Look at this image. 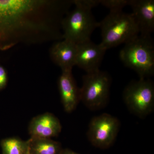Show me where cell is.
Returning a JSON list of instances; mask_svg holds the SVG:
<instances>
[{
	"label": "cell",
	"mask_w": 154,
	"mask_h": 154,
	"mask_svg": "<svg viewBox=\"0 0 154 154\" xmlns=\"http://www.w3.org/2000/svg\"><path fill=\"white\" fill-rule=\"evenodd\" d=\"M129 6L139 34L151 36L154 30V0H130Z\"/></svg>",
	"instance_id": "obj_9"
},
{
	"label": "cell",
	"mask_w": 154,
	"mask_h": 154,
	"mask_svg": "<svg viewBox=\"0 0 154 154\" xmlns=\"http://www.w3.org/2000/svg\"><path fill=\"white\" fill-rule=\"evenodd\" d=\"M74 10L69 11L62 22L64 39L78 45L91 40L92 33L99 27L92 9L82 5L79 0H73Z\"/></svg>",
	"instance_id": "obj_4"
},
{
	"label": "cell",
	"mask_w": 154,
	"mask_h": 154,
	"mask_svg": "<svg viewBox=\"0 0 154 154\" xmlns=\"http://www.w3.org/2000/svg\"><path fill=\"white\" fill-rule=\"evenodd\" d=\"M77 49V45L63 39L53 45L50 49V57L62 71L72 70L75 66Z\"/></svg>",
	"instance_id": "obj_12"
},
{
	"label": "cell",
	"mask_w": 154,
	"mask_h": 154,
	"mask_svg": "<svg viewBox=\"0 0 154 154\" xmlns=\"http://www.w3.org/2000/svg\"><path fill=\"white\" fill-rule=\"evenodd\" d=\"M111 79L101 70L88 73L83 77L80 100L88 109L100 110L105 107L110 97Z\"/></svg>",
	"instance_id": "obj_5"
},
{
	"label": "cell",
	"mask_w": 154,
	"mask_h": 154,
	"mask_svg": "<svg viewBox=\"0 0 154 154\" xmlns=\"http://www.w3.org/2000/svg\"><path fill=\"white\" fill-rule=\"evenodd\" d=\"M123 99L131 112L144 118L154 110L153 82L149 79L132 81L125 88Z\"/></svg>",
	"instance_id": "obj_6"
},
{
	"label": "cell",
	"mask_w": 154,
	"mask_h": 154,
	"mask_svg": "<svg viewBox=\"0 0 154 154\" xmlns=\"http://www.w3.org/2000/svg\"><path fill=\"white\" fill-rule=\"evenodd\" d=\"M61 154H80L73 151L72 150L68 149H64Z\"/></svg>",
	"instance_id": "obj_17"
},
{
	"label": "cell",
	"mask_w": 154,
	"mask_h": 154,
	"mask_svg": "<svg viewBox=\"0 0 154 154\" xmlns=\"http://www.w3.org/2000/svg\"><path fill=\"white\" fill-rule=\"evenodd\" d=\"M120 127L118 119L108 113L95 116L91 119L88 126V140L92 145L98 148H108L115 142Z\"/></svg>",
	"instance_id": "obj_7"
},
{
	"label": "cell",
	"mask_w": 154,
	"mask_h": 154,
	"mask_svg": "<svg viewBox=\"0 0 154 154\" xmlns=\"http://www.w3.org/2000/svg\"><path fill=\"white\" fill-rule=\"evenodd\" d=\"M130 0H100V4L110 9V11H121L129 6Z\"/></svg>",
	"instance_id": "obj_15"
},
{
	"label": "cell",
	"mask_w": 154,
	"mask_h": 154,
	"mask_svg": "<svg viewBox=\"0 0 154 154\" xmlns=\"http://www.w3.org/2000/svg\"><path fill=\"white\" fill-rule=\"evenodd\" d=\"M60 121L52 113H45L33 117L28 131L30 137L50 138L57 136L61 131Z\"/></svg>",
	"instance_id": "obj_10"
},
{
	"label": "cell",
	"mask_w": 154,
	"mask_h": 154,
	"mask_svg": "<svg viewBox=\"0 0 154 154\" xmlns=\"http://www.w3.org/2000/svg\"><path fill=\"white\" fill-rule=\"evenodd\" d=\"M28 154H29V153H28Z\"/></svg>",
	"instance_id": "obj_18"
},
{
	"label": "cell",
	"mask_w": 154,
	"mask_h": 154,
	"mask_svg": "<svg viewBox=\"0 0 154 154\" xmlns=\"http://www.w3.org/2000/svg\"><path fill=\"white\" fill-rule=\"evenodd\" d=\"M102 42L106 50L125 44L139 34L136 23L131 14L123 11H110L101 22Z\"/></svg>",
	"instance_id": "obj_3"
},
{
	"label": "cell",
	"mask_w": 154,
	"mask_h": 154,
	"mask_svg": "<svg viewBox=\"0 0 154 154\" xmlns=\"http://www.w3.org/2000/svg\"><path fill=\"white\" fill-rule=\"evenodd\" d=\"M58 85L64 109L67 113H71L81 102L80 89L76 84L72 70L62 71Z\"/></svg>",
	"instance_id": "obj_11"
},
{
	"label": "cell",
	"mask_w": 154,
	"mask_h": 154,
	"mask_svg": "<svg viewBox=\"0 0 154 154\" xmlns=\"http://www.w3.org/2000/svg\"><path fill=\"white\" fill-rule=\"evenodd\" d=\"M71 0H0V50L63 39Z\"/></svg>",
	"instance_id": "obj_1"
},
{
	"label": "cell",
	"mask_w": 154,
	"mask_h": 154,
	"mask_svg": "<svg viewBox=\"0 0 154 154\" xmlns=\"http://www.w3.org/2000/svg\"><path fill=\"white\" fill-rule=\"evenodd\" d=\"M119 58L125 66L132 69L140 79H149L154 74V44L151 36L139 34L125 44Z\"/></svg>",
	"instance_id": "obj_2"
},
{
	"label": "cell",
	"mask_w": 154,
	"mask_h": 154,
	"mask_svg": "<svg viewBox=\"0 0 154 154\" xmlns=\"http://www.w3.org/2000/svg\"><path fill=\"white\" fill-rule=\"evenodd\" d=\"M8 82V75L5 69L0 65V90L6 87Z\"/></svg>",
	"instance_id": "obj_16"
},
{
	"label": "cell",
	"mask_w": 154,
	"mask_h": 154,
	"mask_svg": "<svg viewBox=\"0 0 154 154\" xmlns=\"http://www.w3.org/2000/svg\"><path fill=\"white\" fill-rule=\"evenodd\" d=\"M106 51L100 43L91 40L77 45L75 66L87 73L99 70Z\"/></svg>",
	"instance_id": "obj_8"
},
{
	"label": "cell",
	"mask_w": 154,
	"mask_h": 154,
	"mask_svg": "<svg viewBox=\"0 0 154 154\" xmlns=\"http://www.w3.org/2000/svg\"><path fill=\"white\" fill-rule=\"evenodd\" d=\"M29 154H61L63 149L60 143L50 138L30 137Z\"/></svg>",
	"instance_id": "obj_13"
},
{
	"label": "cell",
	"mask_w": 154,
	"mask_h": 154,
	"mask_svg": "<svg viewBox=\"0 0 154 154\" xmlns=\"http://www.w3.org/2000/svg\"><path fill=\"white\" fill-rule=\"evenodd\" d=\"M2 154H28V140H22L19 138L13 137L4 139L1 142Z\"/></svg>",
	"instance_id": "obj_14"
}]
</instances>
